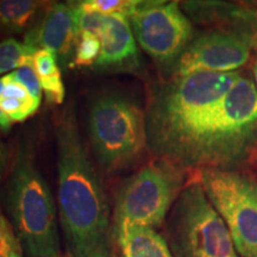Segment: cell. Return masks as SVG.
<instances>
[{
    "mask_svg": "<svg viewBox=\"0 0 257 257\" xmlns=\"http://www.w3.org/2000/svg\"><path fill=\"white\" fill-rule=\"evenodd\" d=\"M55 131L59 214L70 255L112 257L110 208L72 104L59 114Z\"/></svg>",
    "mask_w": 257,
    "mask_h": 257,
    "instance_id": "obj_1",
    "label": "cell"
},
{
    "mask_svg": "<svg viewBox=\"0 0 257 257\" xmlns=\"http://www.w3.org/2000/svg\"><path fill=\"white\" fill-rule=\"evenodd\" d=\"M240 78L238 73L172 76L152 88L146 108L147 148L178 166L202 125Z\"/></svg>",
    "mask_w": 257,
    "mask_h": 257,
    "instance_id": "obj_2",
    "label": "cell"
},
{
    "mask_svg": "<svg viewBox=\"0 0 257 257\" xmlns=\"http://www.w3.org/2000/svg\"><path fill=\"white\" fill-rule=\"evenodd\" d=\"M257 147V92L240 78L212 112L194 138L180 168L233 170Z\"/></svg>",
    "mask_w": 257,
    "mask_h": 257,
    "instance_id": "obj_3",
    "label": "cell"
},
{
    "mask_svg": "<svg viewBox=\"0 0 257 257\" xmlns=\"http://www.w3.org/2000/svg\"><path fill=\"white\" fill-rule=\"evenodd\" d=\"M4 197L11 224L27 257L60 255L55 202L27 143L19 147Z\"/></svg>",
    "mask_w": 257,
    "mask_h": 257,
    "instance_id": "obj_4",
    "label": "cell"
},
{
    "mask_svg": "<svg viewBox=\"0 0 257 257\" xmlns=\"http://www.w3.org/2000/svg\"><path fill=\"white\" fill-rule=\"evenodd\" d=\"M165 239L173 257H240L199 176L186 184L173 205Z\"/></svg>",
    "mask_w": 257,
    "mask_h": 257,
    "instance_id": "obj_5",
    "label": "cell"
},
{
    "mask_svg": "<svg viewBox=\"0 0 257 257\" xmlns=\"http://www.w3.org/2000/svg\"><path fill=\"white\" fill-rule=\"evenodd\" d=\"M88 133L102 169L108 173L123 169L147 148L146 111L126 94L104 93L89 108Z\"/></svg>",
    "mask_w": 257,
    "mask_h": 257,
    "instance_id": "obj_6",
    "label": "cell"
},
{
    "mask_svg": "<svg viewBox=\"0 0 257 257\" xmlns=\"http://www.w3.org/2000/svg\"><path fill=\"white\" fill-rule=\"evenodd\" d=\"M185 173L156 159L125 180L115 195L112 234L130 226H161L186 186Z\"/></svg>",
    "mask_w": 257,
    "mask_h": 257,
    "instance_id": "obj_7",
    "label": "cell"
},
{
    "mask_svg": "<svg viewBox=\"0 0 257 257\" xmlns=\"http://www.w3.org/2000/svg\"><path fill=\"white\" fill-rule=\"evenodd\" d=\"M208 200L226 224L240 257H257V181L236 170L199 172Z\"/></svg>",
    "mask_w": 257,
    "mask_h": 257,
    "instance_id": "obj_8",
    "label": "cell"
},
{
    "mask_svg": "<svg viewBox=\"0 0 257 257\" xmlns=\"http://www.w3.org/2000/svg\"><path fill=\"white\" fill-rule=\"evenodd\" d=\"M135 40L161 64L174 66L192 42L193 27L176 2H141L128 17Z\"/></svg>",
    "mask_w": 257,
    "mask_h": 257,
    "instance_id": "obj_9",
    "label": "cell"
},
{
    "mask_svg": "<svg viewBox=\"0 0 257 257\" xmlns=\"http://www.w3.org/2000/svg\"><path fill=\"white\" fill-rule=\"evenodd\" d=\"M251 47L232 31H210L193 40L172 69V76L233 73L248 62Z\"/></svg>",
    "mask_w": 257,
    "mask_h": 257,
    "instance_id": "obj_10",
    "label": "cell"
},
{
    "mask_svg": "<svg viewBox=\"0 0 257 257\" xmlns=\"http://www.w3.org/2000/svg\"><path fill=\"white\" fill-rule=\"evenodd\" d=\"M78 36L75 3H50L37 24L24 35L23 43L32 54L48 50L69 66Z\"/></svg>",
    "mask_w": 257,
    "mask_h": 257,
    "instance_id": "obj_11",
    "label": "cell"
},
{
    "mask_svg": "<svg viewBox=\"0 0 257 257\" xmlns=\"http://www.w3.org/2000/svg\"><path fill=\"white\" fill-rule=\"evenodd\" d=\"M101 50L93 68L100 73H138L142 68L136 40L126 16H106Z\"/></svg>",
    "mask_w": 257,
    "mask_h": 257,
    "instance_id": "obj_12",
    "label": "cell"
},
{
    "mask_svg": "<svg viewBox=\"0 0 257 257\" xmlns=\"http://www.w3.org/2000/svg\"><path fill=\"white\" fill-rule=\"evenodd\" d=\"M186 11L201 21L223 22L257 53V10L252 6H236L214 2L186 3Z\"/></svg>",
    "mask_w": 257,
    "mask_h": 257,
    "instance_id": "obj_13",
    "label": "cell"
},
{
    "mask_svg": "<svg viewBox=\"0 0 257 257\" xmlns=\"http://www.w3.org/2000/svg\"><path fill=\"white\" fill-rule=\"evenodd\" d=\"M113 239L123 257H173L165 237L152 227H125L114 234Z\"/></svg>",
    "mask_w": 257,
    "mask_h": 257,
    "instance_id": "obj_14",
    "label": "cell"
},
{
    "mask_svg": "<svg viewBox=\"0 0 257 257\" xmlns=\"http://www.w3.org/2000/svg\"><path fill=\"white\" fill-rule=\"evenodd\" d=\"M49 4V2L37 0H2L0 34H27L37 24Z\"/></svg>",
    "mask_w": 257,
    "mask_h": 257,
    "instance_id": "obj_15",
    "label": "cell"
},
{
    "mask_svg": "<svg viewBox=\"0 0 257 257\" xmlns=\"http://www.w3.org/2000/svg\"><path fill=\"white\" fill-rule=\"evenodd\" d=\"M4 88L0 94V111L10 123H21L36 113L42 99L35 98L10 74L4 76Z\"/></svg>",
    "mask_w": 257,
    "mask_h": 257,
    "instance_id": "obj_16",
    "label": "cell"
},
{
    "mask_svg": "<svg viewBox=\"0 0 257 257\" xmlns=\"http://www.w3.org/2000/svg\"><path fill=\"white\" fill-rule=\"evenodd\" d=\"M34 67L48 104H63L66 89L57 57L48 50H38L34 57Z\"/></svg>",
    "mask_w": 257,
    "mask_h": 257,
    "instance_id": "obj_17",
    "label": "cell"
},
{
    "mask_svg": "<svg viewBox=\"0 0 257 257\" xmlns=\"http://www.w3.org/2000/svg\"><path fill=\"white\" fill-rule=\"evenodd\" d=\"M32 54L24 43L9 37L0 42V75L15 72L27 63H34Z\"/></svg>",
    "mask_w": 257,
    "mask_h": 257,
    "instance_id": "obj_18",
    "label": "cell"
},
{
    "mask_svg": "<svg viewBox=\"0 0 257 257\" xmlns=\"http://www.w3.org/2000/svg\"><path fill=\"white\" fill-rule=\"evenodd\" d=\"M101 50V41L95 35L88 32H80L74 49L73 60L69 68L89 67L95 63Z\"/></svg>",
    "mask_w": 257,
    "mask_h": 257,
    "instance_id": "obj_19",
    "label": "cell"
},
{
    "mask_svg": "<svg viewBox=\"0 0 257 257\" xmlns=\"http://www.w3.org/2000/svg\"><path fill=\"white\" fill-rule=\"evenodd\" d=\"M86 11L96 12L102 16L123 15L128 18L138 5V0H85L78 2Z\"/></svg>",
    "mask_w": 257,
    "mask_h": 257,
    "instance_id": "obj_20",
    "label": "cell"
},
{
    "mask_svg": "<svg viewBox=\"0 0 257 257\" xmlns=\"http://www.w3.org/2000/svg\"><path fill=\"white\" fill-rule=\"evenodd\" d=\"M75 16L78 34L80 32H88L101 38L106 29V16H102L96 12L86 11L79 6V3H75Z\"/></svg>",
    "mask_w": 257,
    "mask_h": 257,
    "instance_id": "obj_21",
    "label": "cell"
},
{
    "mask_svg": "<svg viewBox=\"0 0 257 257\" xmlns=\"http://www.w3.org/2000/svg\"><path fill=\"white\" fill-rule=\"evenodd\" d=\"M23 252L11 221L0 210V257H10L15 252Z\"/></svg>",
    "mask_w": 257,
    "mask_h": 257,
    "instance_id": "obj_22",
    "label": "cell"
},
{
    "mask_svg": "<svg viewBox=\"0 0 257 257\" xmlns=\"http://www.w3.org/2000/svg\"><path fill=\"white\" fill-rule=\"evenodd\" d=\"M9 74L16 80V81L21 83L32 96L42 99V87L36 74V70H35L34 63L24 64L21 68H18L17 70H15V72Z\"/></svg>",
    "mask_w": 257,
    "mask_h": 257,
    "instance_id": "obj_23",
    "label": "cell"
},
{
    "mask_svg": "<svg viewBox=\"0 0 257 257\" xmlns=\"http://www.w3.org/2000/svg\"><path fill=\"white\" fill-rule=\"evenodd\" d=\"M9 161H10V150L4 141L0 138V179L5 174L6 169L9 167Z\"/></svg>",
    "mask_w": 257,
    "mask_h": 257,
    "instance_id": "obj_24",
    "label": "cell"
},
{
    "mask_svg": "<svg viewBox=\"0 0 257 257\" xmlns=\"http://www.w3.org/2000/svg\"><path fill=\"white\" fill-rule=\"evenodd\" d=\"M3 88H4V79H0V94H2V91ZM11 123H10V120L8 118L5 117L4 113H3L2 111H0V131H3V133H9L10 128H11Z\"/></svg>",
    "mask_w": 257,
    "mask_h": 257,
    "instance_id": "obj_25",
    "label": "cell"
},
{
    "mask_svg": "<svg viewBox=\"0 0 257 257\" xmlns=\"http://www.w3.org/2000/svg\"><path fill=\"white\" fill-rule=\"evenodd\" d=\"M252 72H253V78H255V88H256V92H257V59L255 60V62H253V66H252Z\"/></svg>",
    "mask_w": 257,
    "mask_h": 257,
    "instance_id": "obj_26",
    "label": "cell"
},
{
    "mask_svg": "<svg viewBox=\"0 0 257 257\" xmlns=\"http://www.w3.org/2000/svg\"><path fill=\"white\" fill-rule=\"evenodd\" d=\"M10 257H23V252H15V253H12L11 256Z\"/></svg>",
    "mask_w": 257,
    "mask_h": 257,
    "instance_id": "obj_27",
    "label": "cell"
},
{
    "mask_svg": "<svg viewBox=\"0 0 257 257\" xmlns=\"http://www.w3.org/2000/svg\"><path fill=\"white\" fill-rule=\"evenodd\" d=\"M55 257H63L62 255H61V253H60V255H57V256H55Z\"/></svg>",
    "mask_w": 257,
    "mask_h": 257,
    "instance_id": "obj_28",
    "label": "cell"
},
{
    "mask_svg": "<svg viewBox=\"0 0 257 257\" xmlns=\"http://www.w3.org/2000/svg\"><path fill=\"white\" fill-rule=\"evenodd\" d=\"M256 10H257V8H256Z\"/></svg>",
    "mask_w": 257,
    "mask_h": 257,
    "instance_id": "obj_29",
    "label": "cell"
}]
</instances>
